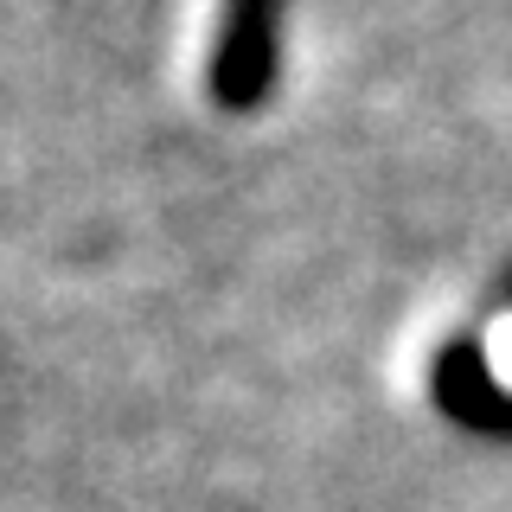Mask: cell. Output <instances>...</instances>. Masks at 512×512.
<instances>
[{
    "label": "cell",
    "mask_w": 512,
    "mask_h": 512,
    "mask_svg": "<svg viewBox=\"0 0 512 512\" xmlns=\"http://www.w3.org/2000/svg\"><path fill=\"white\" fill-rule=\"evenodd\" d=\"M276 52H282V0H224L218 39H212V103L218 109H263L276 90Z\"/></svg>",
    "instance_id": "1"
}]
</instances>
